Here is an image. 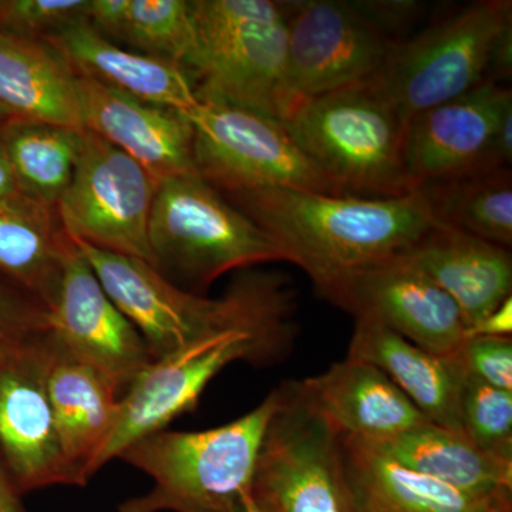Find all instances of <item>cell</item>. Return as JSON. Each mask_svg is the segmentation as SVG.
I'll return each mask as SVG.
<instances>
[{
  "label": "cell",
  "instance_id": "cell-41",
  "mask_svg": "<svg viewBox=\"0 0 512 512\" xmlns=\"http://www.w3.org/2000/svg\"><path fill=\"white\" fill-rule=\"evenodd\" d=\"M357 507L360 512H397L384 507L382 504H377L375 501L366 500V498L356 497Z\"/></svg>",
  "mask_w": 512,
  "mask_h": 512
},
{
  "label": "cell",
  "instance_id": "cell-20",
  "mask_svg": "<svg viewBox=\"0 0 512 512\" xmlns=\"http://www.w3.org/2000/svg\"><path fill=\"white\" fill-rule=\"evenodd\" d=\"M402 256L456 302L466 329L511 296V252L460 229L440 224Z\"/></svg>",
  "mask_w": 512,
  "mask_h": 512
},
{
  "label": "cell",
  "instance_id": "cell-44",
  "mask_svg": "<svg viewBox=\"0 0 512 512\" xmlns=\"http://www.w3.org/2000/svg\"><path fill=\"white\" fill-rule=\"evenodd\" d=\"M488 512H512V503L497 505V507H494L493 510Z\"/></svg>",
  "mask_w": 512,
  "mask_h": 512
},
{
  "label": "cell",
  "instance_id": "cell-26",
  "mask_svg": "<svg viewBox=\"0 0 512 512\" xmlns=\"http://www.w3.org/2000/svg\"><path fill=\"white\" fill-rule=\"evenodd\" d=\"M342 436V434H340ZM346 471L356 497L397 512H488L512 498L464 493L397 463L365 441L342 436Z\"/></svg>",
  "mask_w": 512,
  "mask_h": 512
},
{
  "label": "cell",
  "instance_id": "cell-3",
  "mask_svg": "<svg viewBox=\"0 0 512 512\" xmlns=\"http://www.w3.org/2000/svg\"><path fill=\"white\" fill-rule=\"evenodd\" d=\"M74 244L111 301L143 336L154 360L218 330L258 318L293 296L281 275L256 272L242 276L222 298H205L174 285L141 259L82 241Z\"/></svg>",
  "mask_w": 512,
  "mask_h": 512
},
{
  "label": "cell",
  "instance_id": "cell-23",
  "mask_svg": "<svg viewBox=\"0 0 512 512\" xmlns=\"http://www.w3.org/2000/svg\"><path fill=\"white\" fill-rule=\"evenodd\" d=\"M77 79L46 40L0 32V104L13 119L84 130Z\"/></svg>",
  "mask_w": 512,
  "mask_h": 512
},
{
  "label": "cell",
  "instance_id": "cell-1",
  "mask_svg": "<svg viewBox=\"0 0 512 512\" xmlns=\"http://www.w3.org/2000/svg\"><path fill=\"white\" fill-rule=\"evenodd\" d=\"M225 198L275 239L320 295L350 274L406 254L440 225L416 191L359 198L268 188Z\"/></svg>",
  "mask_w": 512,
  "mask_h": 512
},
{
  "label": "cell",
  "instance_id": "cell-34",
  "mask_svg": "<svg viewBox=\"0 0 512 512\" xmlns=\"http://www.w3.org/2000/svg\"><path fill=\"white\" fill-rule=\"evenodd\" d=\"M46 328V309L28 293L0 281V332L30 336Z\"/></svg>",
  "mask_w": 512,
  "mask_h": 512
},
{
  "label": "cell",
  "instance_id": "cell-30",
  "mask_svg": "<svg viewBox=\"0 0 512 512\" xmlns=\"http://www.w3.org/2000/svg\"><path fill=\"white\" fill-rule=\"evenodd\" d=\"M460 427L484 453L512 461V392L467 373L461 389Z\"/></svg>",
  "mask_w": 512,
  "mask_h": 512
},
{
  "label": "cell",
  "instance_id": "cell-12",
  "mask_svg": "<svg viewBox=\"0 0 512 512\" xmlns=\"http://www.w3.org/2000/svg\"><path fill=\"white\" fill-rule=\"evenodd\" d=\"M52 343L26 336L0 359V458L20 494L79 480L64 456L49 396Z\"/></svg>",
  "mask_w": 512,
  "mask_h": 512
},
{
  "label": "cell",
  "instance_id": "cell-33",
  "mask_svg": "<svg viewBox=\"0 0 512 512\" xmlns=\"http://www.w3.org/2000/svg\"><path fill=\"white\" fill-rule=\"evenodd\" d=\"M458 357L468 375L512 392L511 338H467Z\"/></svg>",
  "mask_w": 512,
  "mask_h": 512
},
{
  "label": "cell",
  "instance_id": "cell-28",
  "mask_svg": "<svg viewBox=\"0 0 512 512\" xmlns=\"http://www.w3.org/2000/svg\"><path fill=\"white\" fill-rule=\"evenodd\" d=\"M83 130L9 120L0 127V144L20 194L56 208L72 181Z\"/></svg>",
  "mask_w": 512,
  "mask_h": 512
},
{
  "label": "cell",
  "instance_id": "cell-40",
  "mask_svg": "<svg viewBox=\"0 0 512 512\" xmlns=\"http://www.w3.org/2000/svg\"><path fill=\"white\" fill-rule=\"evenodd\" d=\"M26 336L9 335V333L0 332V359L8 355L10 350L15 348L16 345Z\"/></svg>",
  "mask_w": 512,
  "mask_h": 512
},
{
  "label": "cell",
  "instance_id": "cell-6",
  "mask_svg": "<svg viewBox=\"0 0 512 512\" xmlns=\"http://www.w3.org/2000/svg\"><path fill=\"white\" fill-rule=\"evenodd\" d=\"M293 303L292 296L258 318L153 360L121 396L119 420L101 451L97 470L120 458L137 440L167 429L181 414L197 409L205 387L231 363L266 362L278 356L291 342Z\"/></svg>",
  "mask_w": 512,
  "mask_h": 512
},
{
  "label": "cell",
  "instance_id": "cell-35",
  "mask_svg": "<svg viewBox=\"0 0 512 512\" xmlns=\"http://www.w3.org/2000/svg\"><path fill=\"white\" fill-rule=\"evenodd\" d=\"M350 3L394 43L397 36H404L419 22L426 10V5L416 0H356Z\"/></svg>",
  "mask_w": 512,
  "mask_h": 512
},
{
  "label": "cell",
  "instance_id": "cell-17",
  "mask_svg": "<svg viewBox=\"0 0 512 512\" xmlns=\"http://www.w3.org/2000/svg\"><path fill=\"white\" fill-rule=\"evenodd\" d=\"M77 89L84 130L133 158L158 185L197 173L194 128L183 111L136 99L90 77L79 76Z\"/></svg>",
  "mask_w": 512,
  "mask_h": 512
},
{
  "label": "cell",
  "instance_id": "cell-36",
  "mask_svg": "<svg viewBox=\"0 0 512 512\" xmlns=\"http://www.w3.org/2000/svg\"><path fill=\"white\" fill-rule=\"evenodd\" d=\"M512 74V15L508 16L495 37L488 59L485 80L495 84L507 83Z\"/></svg>",
  "mask_w": 512,
  "mask_h": 512
},
{
  "label": "cell",
  "instance_id": "cell-43",
  "mask_svg": "<svg viewBox=\"0 0 512 512\" xmlns=\"http://www.w3.org/2000/svg\"><path fill=\"white\" fill-rule=\"evenodd\" d=\"M13 114L10 113V110L6 109L3 104H0V123H6V121L12 120Z\"/></svg>",
  "mask_w": 512,
  "mask_h": 512
},
{
  "label": "cell",
  "instance_id": "cell-19",
  "mask_svg": "<svg viewBox=\"0 0 512 512\" xmlns=\"http://www.w3.org/2000/svg\"><path fill=\"white\" fill-rule=\"evenodd\" d=\"M348 357L382 370L430 423L461 431L460 397L467 372L458 353L433 355L377 320L357 316Z\"/></svg>",
  "mask_w": 512,
  "mask_h": 512
},
{
  "label": "cell",
  "instance_id": "cell-9",
  "mask_svg": "<svg viewBox=\"0 0 512 512\" xmlns=\"http://www.w3.org/2000/svg\"><path fill=\"white\" fill-rule=\"evenodd\" d=\"M187 117L194 128L197 173L218 191L291 188L345 197L284 121L218 101H200Z\"/></svg>",
  "mask_w": 512,
  "mask_h": 512
},
{
  "label": "cell",
  "instance_id": "cell-42",
  "mask_svg": "<svg viewBox=\"0 0 512 512\" xmlns=\"http://www.w3.org/2000/svg\"><path fill=\"white\" fill-rule=\"evenodd\" d=\"M245 511L247 512H269L266 511L265 508H262L261 505L255 503L251 498V493L247 495L245 498Z\"/></svg>",
  "mask_w": 512,
  "mask_h": 512
},
{
  "label": "cell",
  "instance_id": "cell-11",
  "mask_svg": "<svg viewBox=\"0 0 512 512\" xmlns=\"http://www.w3.org/2000/svg\"><path fill=\"white\" fill-rule=\"evenodd\" d=\"M285 13L288 86L295 110L305 101L372 79L396 45L350 2H285Z\"/></svg>",
  "mask_w": 512,
  "mask_h": 512
},
{
  "label": "cell",
  "instance_id": "cell-21",
  "mask_svg": "<svg viewBox=\"0 0 512 512\" xmlns=\"http://www.w3.org/2000/svg\"><path fill=\"white\" fill-rule=\"evenodd\" d=\"M79 76L90 77L147 103L190 113L200 100L177 64L128 52L101 35L89 19L74 20L45 37Z\"/></svg>",
  "mask_w": 512,
  "mask_h": 512
},
{
  "label": "cell",
  "instance_id": "cell-15",
  "mask_svg": "<svg viewBox=\"0 0 512 512\" xmlns=\"http://www.w3.org/2000/svg\"><path fill=\"white\" fill-rule=\"evenodd\" d=\"M511 107L510 87L484 80L471 92L407 121L404 158L416 188L474 170L501 168L493 160L494 138Z\"/></svg>",
  "mask_w": 512,
  "mask_h": 512
},
{
  "label": "cell",
  "instance_id": "cell-32",
  "mask_svg": "<svg viewBox=\"0 0 512 512\" xmlns=\"http://www.w3.org/2000/svg\"><path fill=\"white\" fill-rule=\"evenodd\" d=\"M90 0H0V32L45 39L74 22L87 18Z\"/></svg>",
  "mask_w": 512,
  "mask_h": 512
},
{
  "label": "cell",
  "instance_id": "cell-5",
  "mask_svg": "<svg viewBox=\"0 0 512 512\" xmlns=\"http://www.w3.org/2000/svg\"><path fill=\"white\" fill-rule=\"evenodd\" d=\"M148 245L151 266L180 288L207 289L234 269L288 261L268 232L198 173L158 185Z\"/></svg>",
  "mask_w": 512,
  "mask_h": 512
},
{
  "label": "cell",
  "instance_id": "cell-27",
  "mask_svg": "<svg viewBox=\"0 0 512 512\" xmlns=\"http://www.w3.org/2000/svg\"><path fill=\"white\" fill-rule=\"evenodd\" d=\"M434 220L493 242L512 245L511 168H483L416 188Z\"/></svg>",
  "mask_w": 512,
  "mask_h": 512
},
{
  "label": "cell",
  "instance_id": "cell-29",
  "mask_svg": "<svg viewBox=\"0 0 512 512\" xmlns=\"http://www.w3.org/2000/svg\"><path fill=\"white\" fill-rule=\"evenodd\" d=\"M117 39L136 47L138 53L183 69L195 45L190 2L128 0L126 19Z\"/></svg>",
  "mask_w": 512,
  "mask_h": 512
},
{
  "label": "cell",
  "instance_id": "cell-38",
  "mask_svg": "<svg viewBox=\"0 0 512 512\" xmlns=\"http://www.w3.org/2000/svg\"><path fill=\"white\" fill-rule=\"evenodd\" d=\"M20 494L9 471L0 458V512H26L20 501Z\"/></svg>",
  "mask_w": 512,
  "mask_h": 512
},
{
  "label": "cell",
  "instance_id": "cell-24",
  "mask_svg": "<svg viewBox=\"0 0 512 512\" xmlns=\"http://www.w3.org/2000/svg\"><path fill=\"white\" fill-rule=\"evenodd\" d=\"M74 248L56 208L25 197L0 201V275L47 309Z\"/></svg>",
  "mask_w": 512,
  "mask_h": 512
},
{
  "label": "cell",
  "instance_id": "cell-7",
  "mask_svg": "<svg viewBox=\"0 0 512 512\" xmlns=\"http://www.w3.org/2000/svg\"><path fill=\"white\" fill-rule=\"evenodd\" d=\"M278 393L256 458L252 500L269 512H360L342 436L303 397L298 382Z\"/></svg>",
  "mask_w": 512,
  "mask_h": 512
},
{
  "label": "cell",
  "instance_id": "cell-31",
  "mask_svg": "<svg viewBox=\"0 0 512 512\" xmlns=\"http://www.w3.org/2000/svg\"><path fill=\"white\" fill-rule=\"evenodd\" d=\"M190 9L195 43L274 28L286 18L285 2L271 0H192Z\"/></svg>",
  "mask_w": 512,
  "mask_h": 512
},
{
  "label": "cell",
  "instance_id": "cell-25",
  "mask_svg": "<svg viewBox=\"0 0 512 512\" xmlns=\"http://www.w3.org/2000/svg\"><path fill=\"white\" fill-rule=\"evenodd\" d=\"M372 446L397 463L464 493L483 498H512V461L484 453L461 431L429 421Z\"/></svg>",
  "mask_w": 512,
  "mask_h": 512
},
{
  "label": "cell",
  "instance_id": "cell-16",
  "mask_svg": "<svg viewBox=\"0 0 512 512\" xmlns=\"http://www.w3.org/2000/svg\"><path fill=\"white\" fill-rule=\"evenodd\" d=\"M200 101L285 121L295 111L286 66V18L274 28L195 43L183 66Z\"/></svg>",
  "mask_w": 512,
  "mask_h": 512
},
{
  "label": "cell",
  "instance_id": "cell-37",
  "mask_svg": "<svg viewBox=\"0 0 512 512\" xmlns=\"http://www.w3.org/2000/svg\"><path fill=\"white\" fill-rule=\"evenodd\" d=\"M512 298L505 299L500 306L487 313L466 329L467 338H511Z\"/></svg>",
  "mask_w": 512,
  "mask_h": 512
},
{
  "label": "cell",
  "instance_id": "cell-14",
  "mask_svg": "<svg viewBox=\"0 0 512 512\" xmlns=\"http://www.w3.org/2000/svg\"><path fill=\"white\" fill-rule=\"evenodd\" d=\"M322 296L355 318L377 320L433 355H457L466 340L456 302L404 256L350 274Z\"/></svg>",
  "mask_w": 512,
  "mask_h": 512
},
{
  "label": "cell",
  "instance_id": "cell-22",
  "mask_svg": "<svg viewBox=\"0 0 512 512\" xmlns=\"http://www.w3.org/2000/svg\"><path fill=\"white\" fill-rule=\"evenodd\" d=\"M52 349L49 396L56 430L64 456L84 487L99 471L97 463L116 429L123 393L100 370L64 355L53 343Z\"/></svg>",
  "mask_w": 512,
  "mask_h": 512
},
{
  "label": "cell",
  "instance_id": "cell-13",
  "mask_svg": "<svg viewBox=\"0 0 512 512\" xmlns=\"http://www.w3.org/2000/svg\"><path fill=\"white\" fill-rule=\"evenodd\" d=\"M46 322L47 336L60 352L100 370L123 394L154 360L76 244L46 309Z\"/></svg>",
  "mask_w": 512,
  "mask_h": 512
},
{
  "label": "cell",
  "instance_id": "cell-39",
  "mask_svg": "<svg viewBox=\"0 0 512 512\" xmlns=\"http://www.w3.org/2000/svg\"><path fill=\"white\" fill-rule=\"evenodd\" d=\"M20 194L18 183H16L15 175L2 144H0V201L8 200V198L18 197Z\"/></svg>",
  "mask_w": 512,
  "mask_h": 512
},
{
  "label": "cell",
  "instance_id": "cell-4",
  "mask_svg": "<svg viewBox=\"0 0 512 512\" xmlns=\"http://www.w3.org/2000/svg\"><path fill=\"white\" fill-rule=\"evenodd\" d=\"M285 124L345 197L397 198L416 191L404 158L406 121L372 80L305 101Z\"/></svg>",
  "mask_w": 512,
  "mask_h": 512
},
{
  "label": "cell",
  "instance_id": "cell-8",
  "mask_svg": "<svg viewBox=\"0 0 512 512\" xmlns=\"http://www.w3.org/2000/svg\"><path fill=\"white\" fill-rule=\"evenodd\" d=\"M510 15L507 0L471 3L396 43L370 80L407 123L484 82L491 47Z\"/></svg>",
  "mask_w": 512,
  "mask_h": 512
},
{
  "label": "cell",
  "instance_id": "cell-2",
  "mask_svg": "<svg viewBox=\"0 0 512 512\" xmlns=\"http://www.w3.org/2000/svg\"><path fill=\"white\" fill-rule=\"evenodd\" d=\"M278 389L239 419L202 431L161 430L128 446L120 458L154 487L124 501L119 512H247L256 458Z\"/></svg>",
  "mask_w": 512,
  "mask_h": 512
},
{
  "label": "cell",
  "instance_id": "cell-10",
  "mask_svg": "<svg viewBox=\"0 0 512 512\" xmlns=\"http://www.w3.org/2000/svg\"><path fill=\"white\" fill-rule=\"evenodd\" d=\"M158 184L137 161L83 130L69 187L56 210L74 241L151 265L148 222Z\"/></svg>",
  "mask_w": 512,
  "mask_h": 512
},
{
  "label": "cell",
  "instance_id": "cell-18",
  "mask_svg": "<svg viewBox=\"0 0 512 512\" xmlns=\"http://www.w3.org/2000/svg\"><path fill=\"white\" fill-rule=\"evenodd\" d=\"M298 384L313 409L345 437L379 444L429 423L382 370L353 357Z\"/></svg>",
  "mask_w": 512,
  "mask_h": 512
}]
</instances>
